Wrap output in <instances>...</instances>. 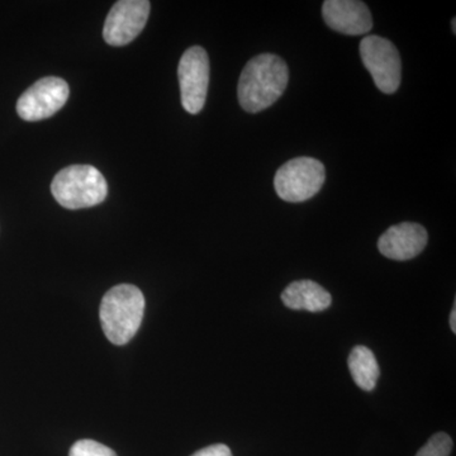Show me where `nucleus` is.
Instances as JSON below:
<instances>
[{"label": "nucleus", "mask_w": 456, "mask_h": 456, "mask_svg": "<svg viewBox=\"0 0 456 456\" xmlns=\"http://www.w3.org/2000/svg\"><path fill=\"white\" fill-rule=\"evenodd\" d=\"M289 70L283 59L261 53L246 64L237 86L240 106L248 113H259L283 95Z\"/></svg>", "instance_id": "nucleus-1"}, {"label": "nucleus", "mask_w": 456, "mask_h": 456, "mask_svg": "<svg viewBox=\"0 0 456 456\" xmlns=\"http://www.w3.org/2000/svg\"><path fill=\"white\" fill-rule=\"evenodd\" d=\"M145 305V297L134 285L119 284L108 290L99 312L108 340L114 345L130 342L142 323Z\"/></svg>", "instance_id": "nucleus-2"}, {"label": "nucleus", "mask_w": 456, "mask_h": 456, "mask_svg": "<svg viewBox=\"0 0 456 456\" xmlns=\"http://www.w3.org/2000/svg\"><path fill=\"white\" fill-rule=\"evenodd\" d=\"M51 193L64 208H89L104 202L108 185L97 167L71 165L56 174L51 184Z\"/></svg>", "instance_id": "nucleus-3"}, {"label": "nucleus", "mask_w": 456, "mask_h": 456, "mask_svg": "<svg viewBox=\"0 0 456 456\" xmlns=\"http://www.w3.org/2000/svg\"><path fill=\"white\" fill-rule=\"evenodd\" d=\"M326 179L325 165L314 158H296L279 167L274 188L279 198L301 203L316 196Z\"/></svg>", "instance_id": "nucleus-4"}, {"label": "nucleus", "mask_w": 456, "mask_h": 456, "mask_svg": "<svg viewBox=\"0 0 456 456\" xmlns=\"http://www.w3.org/2000/svg\"><path fill=\"white\" fill-rule=\"evenodd\" d=\"M360 57L377 88L393 94L401 86L402 61L397 47L380 36H367L360 42Z\"/></svg>", "instance_id": "nucleus-5"}, {"label": "nucleus", "mask_w": 456, "mask_h": 456, "mask_svg": "<svg viewBox=\"0 0 456 456\" xmlns=\"http://www.w3.org/2000/svg\"><path fill=\"white\" fill-rule=\"evenodd\" d=\"M180 98L183 108L198 114L206 104L209 84V59L206 50L193 46L183 53L178 66Z\"/></svg>", "instance_id": "nucleus-6"}, {"label": "nucleus", "mask_w": 456, "mask_h": 456, "mask_svg": "<svg viewBox=\"0 0 456 456\" xmlns=\"http://www.w3.org/2000/svg\"><path fill=\"white\" fill-rule=\"evenodd\" d=\"M69 94L70 89L64 79L44 77L29 86L18 99V116L28 122L49 118L65 106Z\"/></svg>", "instance_id": "nucleus-7"}, {"label": "nucleus", "mask_w": 456, "mask_h": 456, "mask_svg": "<svg viewBox=\"0 0 456 456\" xmlns=\"http://www.w3.org/2000/svg\"><path fill=\"white\" fill-rule=\"evenodd\" d=\"M151 4L147 0L117 2L104 23L103 37L110 46L131 44L145 28Z\"/></svg>", "instance_id": "nucleus-8"}, {"label": "nucleus", "mask_w": 456, "mask_h": 456, "mask_svg": "<svg viewBox=\"0 0 456 456\" xmlns=\"http://www.w3.org/2000/svg\"><path fill=\"white\" fill-rule=\"evenodd\" d=\"M322 16L330 28L347 36L367 35L373 28L370 11L359 0H326Z\"/></svg>", "instance_id": "nucleus-9"}, {"label": "nucleus", "mask_w": 456, "mask_h": 456, "mask_svg": "<svg viewBox=\"0 0 456 456\" xmlns=\"http://www.w3.org/2000/svg\"><path fill=\"white\" fill-rule=\"evenodd\" d=\"M428 231L412 222H403L389 227L380 236L378 248L388 259L406 261L413 259L424 251L428 245Z\"/></svg>", "instance_id": "nucleus-10"}, {"label": "nucleus", "mask_w": 456, "mask_h": 456, "mask_svg": "<svg viewBox=\"0 0 456 456\" xmlns=\"http://www.w3.org/2000/svg\"><path fill=\"white\" fill-rule=\"evenodd\" d=\"M285 307L294 311L322 312L331 305V294L316 281H297L281 293Z\"/></svg>", "instance_id": "nucleus-11"}, {"label": "nucleus", "mask_w": 456, "mask_h": 456, "mask_svg": "<svg viewBox=\"0 0 456 456\" xmlns=\"http://www.w3.org/2000/svg\"><path fill=\"white\" fill-rule=\"evenodd\" d=\"M349 369L354 382L364 391H373L380 370L373 351L365 346H355L350 353Z\"/></svg>", "instance_id": "nucleus-12"}, {"label": "nucleus", "mask_w": 456, "mask_h": 456, "mask_svg": "<svg viewBox=\"0 0 456 456\" xmlns=\"http://www.w3.org/2000/svg\"><path fill=\"white\" fill-rule=\"evenodd\" d=\"M452 449V440L445 432H437L419 450L416 456H449Z\"/></svg>", "instance_id": "nucleus-13"}, {"label": "nucleus", "mask_w": 456, "mask_h": 456, "mask_svg": "<svg viewBox=\"0 0 456 456\" xmlns=\"http://www.w3.org/2000/svg\"><path fill=\"white\" fill-rule=\"evenodd\" d=\"M69 456H117L116 452L94 440H80L75 443Z\"/></svg>", "instance_id": "nucleus-14"}, {"label": "nucleus", "mask_w": 456, "mask_h": 456, "mask_svg": "<svg viewBox=\"0 0 456 456\" xmlns=\"http://www.w3.org/2000/svg\"><path fill=\"white\" fill-rule=\"evenodd\" d=\"M191 456H232V452L224 444H216V445H211L208 448L194 452Z\"/></svg>", "instance_id": "nucleus-15"}, {"label": "nucleus", "mask_w": 456, "mask_h": 456, "mask_svg": "<svg viewBox=\"0 0 456 456\" xmlns=\"http://www.w3.org/2000/svg\"><path fill=\"white\" fill-rule=\"evenodd\" d=\"M450 327H452V332L456 334V307H452V314H450Z\"/></svg>", "instance_id": "nucleus-16"}, {"label": "nucleus", "mask_w": 456, "mask_h": 456, "mask_svg": "<svg viewBox=\"0 0 456 456\" xmlns=\"http://www.w3.org/2000/svg\"><path fill=\"white\" fill-rule=\"evenodd\" d=\"M452 32L456 33V18H452Z\"/></svg>", "instance_id": "nucleus-17"}]
</instances>
